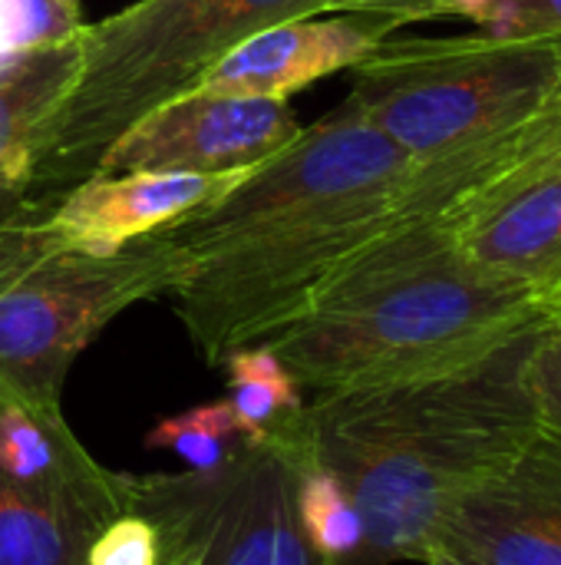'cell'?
Listing matches in <instances>:
<instances>
[{
    "label": "cell",
    "instance_id": "cell-9",
    "mask_svg": "<svg viewBox=\"0 0 561 565\" xmlns=\"http://www.w3.org/2000/svg\"><path fill=\"white\" fill-rule=\"evenodd\" d=\"M301 119L288 99L185 89L139 116L96 159L93 172L245 175L291 146Z\"/></svg>",
    "mask_w": 561,
    "mask_h": 565
},
{
    "label": "cell",
    "instance_id": "cell-20",
    "mask_svg": "<svg viewBox=\"0 0 561 565\" xmlns=\"http://www.w3.org/2000/svg\"><path fill=\"white\" fill-rule=\"evenodd\" d=\"M162 536L142 513L122 510L93 540L86 565H162Z\"/></svg>",
    "mask_w": 561,
    "mask_h": 565
},
{
    "label": "cell",
    "instance_id": "cell-2",
    "mask_svg": "<svg viewBox=\"0 0 561 565\" xmlns=\"http://www.w3.org/2000/svg\"><path fill=\"white\" fill-rule=\"evenodd\" d=\"M539 324L453 367L304 404L308 454L341 480L364 526L350 565L427 563L453 503L539 434L526 384Z\"/></svg>",
    "mask_w": 561,
    "mask_h": 565
},
{
    "label": "cell",
    "instance_id": "cell-7",
    "mask_svg": "<svg viewBox=\"0 0 561 565\" xmlns=\"http://www.w3.org/2000/svg\"><path fill=\"white\" fill-rule=\"evenodd\" d=\"M298 417L261 444H245L215 470L122 473L126 510L185 540L195 565H331L304 540L294 510Z\"/></svg>",
    "mask_w": 561,
    "mask_h": 565
},
{
    "label": "cell",
    "instance_id": "cell-16",
    "mask_svg": "<svg viewBox=\"0 0 561 565\" xmlns=\"http://www.w3.org/2000/svg\"><path fill=\"white\" fill-rule=\"evenodd\" d=\"M298 430H301V417H298ZM294 510L304 540L321 559H327L331 565L354 563V556L364 546L360 516L341 480L308 454L304 434L294 460Z\"/></svg>",
    "mask_w": 561,
    "mask_h": 565
},
{
    "label": "cell",
    "instance_id": "cell-12",
    "mask_svg": "<svg viewBox=\"0 0 561 565\" xmlns=\"http://www.w3.org/2000/svg\"><path fill=\"white\" fill-rule=\"evenodd\" d=\"M397 26L374 13H304L255 30L222 53L192 89L288 99L291 93L367 60Z\"/></svg>",
    "mask_w": 561,
    "mask_h": 565
},
{
    "label": "cell",
    "instance_id": "cell-11",
    "mask_svg": "<svg viewBox=\"0 0 561 565\" xmlns=\"http://www.w3.org/2000/svg\"><path fill=\"white\" fill-rule=\"evenodd\" d=\"M238 179L241 175L96 172L53 199L30 205L26 218L46 245L79 252H119L202 209Z\"/></svg>",
    "mask_w": 561,
    "mask_h": 565
},
{
    "label": "cell",
    "instance_id": "cell-19",
    "mask_svg": "<svg viewBox=\"0 0 561 565\" xmlns=\"http://www.w3.org/2000/svg\"><path fill=\"white\" fill-rule=\"evenodd\" d=\"M526 384L539 430L561 440V311H549L536 331L526 361Z\"/></svg>",
    "mask_w": 561,
    "mask_h": 565
},
{
    "label": "cell",
    "instance_id": "cell-24",
    "mask_svg": "<svg viewBox=\"0 0 561 565\" xmlns=\"http://www.w3.org/2000/svg\"><path fill=\"white\" fill-rule=\"evenodd\" d=\"M549 311H561V285L549 295Z\"/></svg>",
    "mask_w": 561,
    "mask_h": 565
},
{
    "label": "cell",
    "instance_id": "cell-13",
    "mask_svg": "<svg viewBox=\"0 0 561 565\" xmlns=\"http://www.w3.org/2000/svg\"><path fill=\"white\" fill-rule=\"evenodd\" d=\"M443 225L476 265L549 295L561 285V172H542L499 189Z\"/></svg>",
    "mask_w": 561,
    "mask_h": 565
},
{
    "label": "cell",
    "instance_id": "cell-4",
    "mask_svg": "<svg viewBox=\"0 0 561 565\" xmlns=\"http://www.w3.org/2000/svg\"><path fill=\"white\" fill-rule=\"evenodd\" d=\"M304 13H327V0H136L86 23L76 73L36 129L30 205L83 182L112 139L235 43Z\"/></svg>",
    "mask_w": 561,
    "mask_h": 565
},
{
    "label": "cell",
    "instance_id": "cell-17",
    "mask_svg": "<svg viewBox=\"0 0 561 565\" xmlns=\"http://www.w3.org/2000/svg\"><path fill=\"white\" fill-rule=\"evenodd\" d=\"M149 450H169L188 463V470H215L248 440L235 420L228 401H212L188 407L182 414L162 417L142 440Z\"/></svg>",
    "mask_w": 561,
    "mask_h": 565
},
{
    "label": "cell",
    "instance_id": "cell-1",
    "mask_svg": "<svg viewBox=\"0 0 561 565\" xmlns=\"http://www.w3.org/2000/svg\"><path fill=\"white\" fill-rule=\"evenodd\" d=\"M413 159L354 103L241 175L162 235L188 255L179 318L208 364L265 341L367 242L390 228Z\"/></svg>",
    "mask_w": 561,
    "mask_h": 565
},
{
    "label": "cell",
    "instance_id": "cell-23",
    "mask_svg": "<svg viewBox=\"0 0 561 565\" xmlns=\"http://www.w3.org/2000/svg\"><path fill=\"white\" fill-rule=\"evenodd\" d=\"M427 565H470V563H463V559H453V556H443V553H436V556H430V559H427Z\"/></svg>",
    "mask_w": 561,
    "mask_h": 565
},
{
    "label": "cell",
    "instance_id": "cell-21",
    "mask_svg": "<svg viewBox=\"0 0 561 565\" xmlns=\"http://www.w3.org/2000/svg\"><path fill=\"white\" fill-rule=\"evenodd\" d=\"M473 23L493 36L561 33V0H489Z\"/></svg>",
    "mask_w": 561,
    "mask_h": 565
},
{
    "label": "cell",
    "instance_id": "cell-6",
    "mask_svg": "<svg viewBox=\"0 0 561 565\" xmlns=\"http://www.w3.org/2000/svg\"><path fill=\"white\" fill-rule=\"evenodd\" d=\"M188 255L162 232L119 252L46 245L26 209L0 225V381L60 407L79 351L126 308L175 295Z\"/></svg>",
    "mask_w": 561,
    "mask_h": 565
},
{
    "label": "cell",
    "instance_id": "cell-15",
    "mask_svg": "<svg viewBox=\"0 0 561 565\" xmlns=\"http://www.w3.org/2000/svg\"><path fill=\"white\" fill-rule=\"evenodd\" d=\"M228 374V404L248 444H261L274 427L304 411V387L284 361L265 344H241L222 358Z\"/></svg>",
    "mask_w": 561,
    "mask_h": 565
},
{
    "label": "cell",
    "instance_id": "cell-3",
    "mask_svg": "<svg viewBox=\"0 0 561 565\" xmlns=\"http://www.w3.org/2000/svg\"><path fill=\"white\" fill-rule=\"evenodd\" d=\"M549 315L546 295L463 255L436 222H397L350 255L265 344L331 394L470 361Z\"/></svg>",
    "mask_w": 561,
    "mask_h": 565
},
{
    "label": "cell",
    "instance_id": "cell-10",
    "mask_svg": "<svg viewBox=\"0 0 561 565\" xmlns=\"http://www.w3.org/2000/svg\"><path fill=\"white\" fill-rule=\"evenodd\" d=\"M470 565H561V440L536 434L443 516L433 553Z\"/></svg>",
    "mask_w": 561,
    "mask_h": 565
},
{
    "label": "cell",
    "instance_id": "cell-5",
    "mask_svg": "<svg viewBox=\"0 0 561 565\" xmlns=\"http://www.w3.org/2000/svg\"><path fill=\"white\" fill-rule=\"evenodd\" d=\"M561 79V33L384 40L354 66V103L417 169L470 156L532 119Z\"/></svg>",
    "mask_w": 561,
    "mask_h": 565
},
{
    "label": "cell",
    "instance_id": "cell-22",
    "mask_svg": "<svg viewBox=\"0 0 561 565\" xmlns=\"http://www.w3.org/2000/svg\"><path fill=\"white\" fill-rule=\"evenodd\" d=\"M489 0H327V13H374L390 20L393 26L420 23V20H440V17H466L476 20Z\"/></svg>",
    "mask_w": 561,
    "mask_h": 565
},
{
    "label": "cell",
    "instance_id": "cell-14",
    "mask_svg": "<svg viewBox=\"0 0 561 565\" xmlns=\"http://www.w3.org/2000/svg\"><path fill=\"white\" fill-rule=\"evenodd\" d=\"M76 60L79 36L0 66V225L30 209L36 129L66 93Z\"/></svg>",
    "mask_w": 561,
    "mask_h": 565
},
{
    "label": "cell",
    "instance_id": "cell-8",
    "mask_svg": "<svg viewBox=\"0 0 561 565\" xmlns=\"http://www.w3.org/2000/svg\"><path fill=\"white\" fill-rule=\"evenodd\" d=\"M122 510V473L96 463L63 407L0 381V565H86Z\"/></svg>",
    "mask_w": 561,
    "mask_h": 565
},
{
    "label": "cell",
    "instance_id": "cell-18",
    "mask_svg": "<svg viewBox=\"0 0 561 565\" xmlns=\"http://www.w3.org/2000/svg\"><path fill=\"white\" fill-rule=\"evenodd\" d=\"M83 0H0V66L83 33Z\"/></svg>",
    "mask_w": 561,
    "mask_h": 565
}]
</instances>
